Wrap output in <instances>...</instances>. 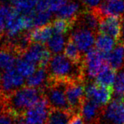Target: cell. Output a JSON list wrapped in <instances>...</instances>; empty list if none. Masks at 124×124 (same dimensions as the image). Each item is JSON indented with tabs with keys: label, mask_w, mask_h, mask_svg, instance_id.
<instances>
[{
	"label": "cell",
	"mask_w": 124,
	"mask_h": 124,
	"mask_svg": "<svg viewBox=\"0 0 124 124\" xmlns=\"http://www.w3.org/2000/svg\"><path fill=\"white\" fill-rule=\"evenodd\" d=\"M74 22H69V21L57 17L56 19L53 21L51 25L52 27L53 31L55 32V33L65 35L74 28Z\"/></svg>",
	"instance_id": "cell-30"
},
{
	"label": "cell",
	"mask_w": 124,
	"mask_h": 124,
	"mask_svg": "<svg viewBox=\"0 0 124 124\" xmlns=\"http://www.w3.org/2000/svg\"><path fill=\"white\" fill-rule=\"evenodd\" d=\"M64 55L68 59L75 63L81 64V63L83 62L84 56H82V53L70 39L68 40L64 48Z\"/></svg>",
	"instance_id": "cell-26"
},
{
	"label": "cell",
	"mask_w": 124,
	"mask_h": 124,
	"mask_svg": "<svg viewBox=\"0 0 124 124\" xmlns=\"http://www.w3.org/2000/svg\"><path fill=\"white\" fill-rule=\"evenodd\" d=\"M108 67L110 66L106 59V55L101 53L96 48H92L85 54L83 68L85 79H93Z\"/></svg>",
	"instance_id": "cell-4"
},
{
	"label": "cell",
	"mask_w": 124,
	"mask_h": 124,
	"mask_svg": "<svg viewBox=\"0 0 124 124\" xmlns=\"http://www.w3.org/2000/svg\"><path fill=\"white\" fill-rule=\"evenodd\" d=\"M115 44L116 40L108 36L99 33L96 37L95 46L96 49L104 55H107L114 49Z\"/></svg>",
	"instance_id": "cell-24"
},
{
	"label": "cell",
	"mask_w": 124,
	"mask_h": 124,
	"mask_svg": "<svg viewBox=\"0 0 124 124\" xmlns=\"http://www.w3.org/2000/svg\"><path fill=\"white\" fill-rule=\"evenodd\" d=\"M10 1H12V2H13V1H14V0H10Z\"/></svg>",
	"instance_id": "cell-42"
},
{
	"label": "cell",
	"mask_w": 124,
	"mask_h": 124,
	"mask_svg": "<svg viewBox=\"0 0 124 124\" xmlns=\"http://www.w3.org/2000/svg\"><path fill=\"white\" fill-rule=\"evenodd\" d=\"M50 80L61 82L75 81H85L83 62L75 63L68 59L64 55H54L47 68Z\"/></svg>",
	"instance_id": "cell-1"
},
{
	"label": "cell",
	"mask_w": 124,
	"mask_h": 124,
	"mask_svg": "<svg viewBox=\"0 0 124 124\" xmlns=\"http://www.w3.org/2000/svg\"><path fill=\"white\" fill-rule=\"evenodd\" d=\"M119 43L124 44V17H123V26H122V35H121V40Z\"/></svg>",
	"instance_id": "cell-38"
},
{
	"label": "cell",
	"mask_w": 124,
	"mask_h": 124,
	"mask_svg": "<svg viewBox=\"0 0 124 124\" xmlns=\"http://www.w3.org/2000/svg\"><path fill=\"white\" fill-rule=\"evenodd\" d=\"M53 29L51 24L41 27H37V28L30 30L29 32L30 40L32 43H37L40 44H47V41L50 40L51 37L54 34Z\"/></svg>",
	"instance_id": "cell-20"
},
{
	"label": "cell",
	"mask_w": 124,
	"mask_h": 124,
	"mask_svg": "<svg viewBox=\"0 0 124 124\" xmlns=\"http://www.w3.org/2000/svg\"><path fill=\"white\" fill-rule=\"evenodd\" d=\"M99 124H124V106L120 98L103 108Z\"/></svg>",
	"instance_id": "cell-7"
},
{
	"label": "cell",
	"mask_w": 124,
	"mask_h": 124,
	"mask_svg": "<svg viewBox=\"0 0 124 124\" xmlns=\"http://www.w3.org/2000/svg\"><path fill=\"white\" fill-rule=\"evenodd\" d=\"M101 18L94 10H85L81 12L75 21L74 26H79L91 30L93 32L98 31Z\"/></svg>",
	"instance_id": "cell-16"
},
{
	"label": "cell",
	"mask_w": 124,
	"mask_h": 124,
	"mask_svg": "<svg viewBox=\"0 0 124 124\" xmlns=\"http://www.w3.org/2000/svg\"><path fill=\"white\" fill-rule=\"evenodd\" d=\"M50 110L47 100L42 96L24 115L26 124H46Z\"/></svg>",
	"instance_id": "cell-9"
},
{
	"label": "cell",
	"mask_w": 124,
	"mask_h": 124,
	"mask_svg": "<svg viewBox=\"0 0 124 124\" xmlns=\"http://www.w3.org/2000/svg\"><path fill=\"white\" fill-rule=\"evenodd\" d=\"M66 96L72 112L79 115L83 103L85 101V84L83 81L66 82Z\"/></svg>",
	"instance_id": "cell-5"
},
{
	"label": "cell",
	"mask_w": 124,
	"mask_h": 124,
	"mask_svg": "<svg viewBox=\"0 0 124 124\" xmlns=\"http://www.w3.org/2000/svg\"><path fill=\"white\" fill-rule=\"evenodd\" d=\"M116 77V71L115 70L111 69V67H108L97 75L94 82L101 86L112 89V85H114L115 83Z\"/></svg>",
	"instance_id": "cell-25"
},
{
	"label": "cell",
	"mask_w": 124,
	"mask_h": 124,
	"mask_svg": "<svg viewBox=\"0 0 124 124\" xmlns=\"http://www.w3.org/2000/svg\"><path fill=\"white\" fill-rule=\"evenodd\" d=\"M66 43H67V41H66V37L64 35L54 33L50 40L47 41V47L51 53L59 55L60 52H62L64 50Z\"/></svg>",
	"instance_id": "cell-23"
},
{
	"label": "cell",
	"mask_w": 124,
	"mask_h": 124,
	"mask_svg": "<svg viewBox=\"0 0 124 124\" xmlns=\"http://www.w3.org/2000/svg\"><path fill=\"white\" fill-rule=\"evenodd\" d=\"M81 3L89 10H93L101 4V0H81Z\"/></svg>",
	"instance_id": "cell-34"
},
{
	"label": "cell",
	"mask_w": 124,
	"mask_h": 124,
	"mask_svg": "<svg viewBox=\"0 0 124 124\" xmlns=\"http://www.w3.org/2000/svg\"><path fill=\"white\" fill-rule=\"evenodd\" d=\"M113 90L111 88L101 86L95 82L85 85V97L93 101L101 107H105L110 103Z\"/></svg>",
	"instance_id": "cell-11"
},
{
	"label": "cell",
	"mask_w": 124,
	"mask_h": 124,
	"mask_svg": "<svg viewBox=\"0 0 124 124\" xmlns=\"http://www.w3.org/2000/svg\"><path fill=\"white\" fill-rule=\"evenodd\" d=\"M2 35H3V32H0V40H2Z\"/></svg>",
	"instance_id": "cell-41"
},
{
	"label": "cell",
	"mask_w": 124,
	"mask_h": 124,
	"mask_svg": "<svg viewBox=\"0 0 124 124\" xmlns=\"http://www.w3.org/2000/svg\"><path fill=\"white\" fill-rule=\"evenodd\" d=\"M103 108L93 101L85 99L79 115L85 124H99Z\"/></svg>",
	"instance_id": "cell-14"
},
{
	"label": "cell",
	"mask_w": 124,
	"mask_h": 124,
	"mask_svg": "<svg viewBox=\"0 0 124 124\" xmlns=\"http://www.w3.org/2000/svg\"><path fill=\"white\" fill-rule=\"evenodd\" d=\"M108 65L116 71L119 70L124 66V44L119 43L114 49L106 55Z\"/></svg>",
	"instance_id": "cell-19"
},
{
	"label": "cell",
	"mask_w": 124,
	"mask_h": 124,
	"mask_svg": "<svg viewBox=\"0 0 124 124\" xmlns=\"http://www.w3.org/2000/svg\"><path fill=\"white\" fill-rule=\"evenodd\" d=\"M69 39L76 45L81 53H86L95 44V32L89 29L76 26L72 30Z\"/></svg>",
	"instance_id": "cell-10"
},
{
	"label": "cell",
	"mask_w": 124,
	"mask_h": 124,
	"mask_svg": "<svg viewBox=\"0 0 124 124\" xmlns=\"http://www.w3.org/2000/svg\"><path fill=\"white\" fill-rule=\"evenodd\" d=\"M2 78V72H1V70H0V85H1Z\"/></svg>",
	"instance_id": "cell-39"
},
{
	"label": "cell",
	"mask_w": 124,
	"mask_h": 124,
	"mask_svg": "<svg viewBox=\"0 0 124 124\" xmlns=\"http://www.w3.org/2000/svg\"><path fill=\"white\" fill-rule=\"evenodd\" d=\"M39 0H14V8L19 14L27 15L32 13L37 8Z\"/></svg>",
	"instance_id": "cell-27"
},
{
	"label": "cell",
	"mask_w": 124,
	"mask_h": 124,
	"mask_svg": "<svg viewBox=\"0 0 124 124\" xmlns=\"http://www.w3.org/2000/svg\"><path fill=\"white\" fill-rule=\"evenodd\" d=\"M69 124H85L80 115H75Z\"/></svg>",
	"instance_id": "cell-35"
},
{
	"label": "cell",
	"mask_w": 124,
	"mask_h": 124,
	"mask_svg": "<svg viewBox=\"0 0 124 124\" xmlns=\"http://www.w3.org/2000/svg\"><path fill=\"white\" fill-rule=\"evenodd\" d=\"M14 124H26L24 116H17L14 118Z\"/></svg>",
	"instance_id": "cell-36"
},
{
	"label": "cell",
	"mask_w": 124,
	"mask_h": 124,
	"mask_svg": "<svg viewBox=\"0 0 124 124\" xmlns=\"http://www.w3.org/2000/svg\"><path fill=\"white\" fill-rule=\"evenodd\" d=\"M81 4L78 0H67V2L56 12L58 18L64 19L75 23L78 16L79 15Z\"/></svg>",
	"instance_id": "cell-17"
},
{
	"label": "cell",
	"mask_w": 124,
	"mask_h": 124,
	"mask_svg": "<svg viewBox=\"0 0 124 124\" xmlns=\"http://www.w3.org/2000/svg\"><path fill=\"white\" fill-rule=\"evenodd\" d=\"M114 93L117 98H121L124 95V66L116 74L114 83Z\"/></svg>",
	"instance_id": "cell-32"
},
{
	"label": "cell",
	"mask_w": 124,
	"mask_h": 124,
	"mask_svg": "<svg viewBox=\"0 0 124 124\" xmlns=\"http://www.w3.org/2000/svg\"><path fill=\"white\" fill-rule=\"evenodd\" d=\"M17 58L18 57L13 51L3 45L0 49V70L5 71L14 67Z\"/></svg>",
	"instance_id": "cell-22"
},
{
	"label": "cell",
	"mask_w": 124,
	"mask_h": 124,
	"mask_svg": "<svg viewBox=\"0 0 124 124\" xmlns=\"http://www.w3.org/2000/svg\"><path fill=\"white\" fill-rule=\"evenodd\" d=\"M14 67L22 77L29 78L36 71L37 66H35L32 62L27 61L25 59H23L22 57H18L17 59Z\"/></svg>",
	"instance_id": "cell-28"
},
{
	"label": "cell",
	"mask_w": 124,
	"mask_h": 124,
	"mask_svg": "<svg viewBox=\"0 0 124 124\" xmlns=\"http://www.w3.org/2000/svg\"><path fill=\"white\" fill-rule=\"evenodd\" d=\"M123 17L107 16L101 17L100 20L98 32L113 38L116 41L120 42L122 35Z\"/></svg>",
	"instance_id": "cell-12"
},
{
	"label": "cell",
	"mask_w": 124,
	"mask_h": 124,
	"mask_svg": "<svg viewBox=\"0 0 124 124\" xmlns=\"http://www.w3.org/2000/svg\"><path fill=\"white\" fill-rule=\"evenodd\" d=\"M74 116L71 111L51 109L46 124H69Z\"/></svg>",
	"instance_id": "cell-21"
},
{
	"label": "cell",
	"mask_w": 124,
	"mask_h": 124,
	"mask_svg": "<svg viewBox=\"0 0 124 124\" xmlns=\"http://www.w3.org/2000/svg\"><path fill=\"white\" fill-rule=\"evenodd\" d=\"M6 35L9 40L17 37L20 36L25 30H28L27 20L25 15L19 14L16 10L9 17L6 25Z\"/></svg>",
	"instance_id": "cell-13"
},
{
	"label": "cell",
	"mask_w": 124,
	"mask_h": 124,
	"mask_svg": "<svg viewBox=\"0 0 124 124\" xmlns=\"http://www.w3.org/2000/svg\"><path fill=\"white\" fill-rule=\"evenodd\" d=\"M14 115L4 108V111L0 118V124H14Z\"/></svg>",
	"instance_id": "cell-33"
},
{
	"label": "cell",
	"mask_w": 124,
	"mask_h": 124,
	"mask_svg": "<svg viewBox=\"0 0 124 124\" xmlns=\"http://www.w3.org/2000/svg\"><path fill=\"white\" fill-rule=\"evenodd\" d=\"M22 57L39 68L47 69L51 59V53L44 44L32 43Z\"/></svg>",
	"instance_id": "cell-6"
},
{
	"label": "cell",
	"mask_w": 124,
	"mask_h": 124,
	"mask_svg": "<svg viewBox=\"0 0 124 124\" xmlns=\"http://www.w3.org/2000/svg\"><path fill=\"white\" fill-rule=\"evenodd\" d=\"M67 0H39L37 10H49L50 12H56L61 8Z\"/></svg>",
	"instance_id": "cell-29"
},
{
	"label": "cell",
	"mask_w": 124,
	"mask_h": 124,
	"mask_svg": "<svg viewBox=\"0 0 124 124\" xmlns=\"http://www.w3.org/2000/svg\"><path fill=\"white\" fill-rule=\"evenodd\" d=\"M5 104H4V96L0 94V118H1L2 112L4 111Z\"/></svg>",
	"instance_id": "cell-37"
},
{
	"label": "cell",
	"mask_w": 124,
	"mask_h": 124,
	"mask_svg": "<svg viewBox=\"0 0 124 124\" xmlns=\"http://www.w3.org/2000/svg\"><path fill=\"white\" fill-rule=\"evenodd\" d=\"M42 96L40 89L24 86L4 97L5 108L14 116H24Z\"/></svg>",
	"instance_id": "cell-2"
},
{
	"label": "cell",
	"mask_w": 124,
	"mask_h": 124,
	"mask_svg": "<svg viewBox=\"0 0 124 124\" xmlns=\"http://www.w3.org/2000/svg\"><path fill=\"white\" fill-rule=\"evenodd\" d=\"M120 100H121V101H122V103H123V106H124V95L122 96V97L120 98Z\"/></svg>",
	"instance_id": "cell-40"
},
{
	"label": "cell",
	"mask_w": 124,
	"mask_h": 124,
	"mask_svg": "<svg viewBox=\"0 0 124 124\" xmlns=\"http://www.w3.org/2000/svg\"><path fill=\"white\" fill-rule=\"evenodd\" d=\"M65 85L66 82L52 81L48 78L47 86L41 91L43 96L47 100L51 109L71 111L66 99Z\"/></svg>",
	"instance_id": "cell-3"
},
{
	"label": "cell",
	"mask_w": 124,
	"mask_h": 124,
	"mask_svg": "<svg viewBox=\"0 0 124 124\" xmlns=\"http://www.w3.org/2000/svg\"><path fill=\"white\" fill-rule=\"evenodd\" d=\"M15 9L14 7L5 3H0V32H3L6 28L7 20L14 13Z\"/></svg>",
	"instance_id": "cell-31"
},
{
	"label": "cell",
	"mask_w": 124,
	"mask_h": 124,
	"mask_svg": "<svg viewBox=\"0 0 124 124\" xmlns=\"http://www.w3.org/2000/svg\"><path fill=\"white\" fill-rule=\"evenodd\" d=\"M93 10L100 18L107 16L124 17V0H106Z\"/></svg>",
	"instance_id": "cell-15"
},
{
	"label": "cell",
	"mask_w": 124,
	"mask_h": 124,
	"mask_svg": "<svg viewBox=\"0 0 124 124\" xmlns=\"http://www.w3.org/2000/svg\"><path fill=\"white\" fill-rule=\"evenodd\" d=\"M25 81L15 67L10 68L4 71L2 74L1 85H0V94L7 97L16 90L21 89L25 85Z\"/></svg>",
	"instance_id": "cell-8"
},
{
	"label": "cell",
	"mask_w": 124,
	"mask_h": 124,
	"mask_svg": "<svg viewBox=\"0 0 124 124\" xmlns=\"http://www.w3.org/2000/svg\"><path fill=\"white\" fill-rule=\"evenodd\" d=\"M48 83V73L47 69L39 68L31 76L27 78L25 86L43 90Z\"/></svg>",
	"instance_id": "cell-18"
}]
</instances>
